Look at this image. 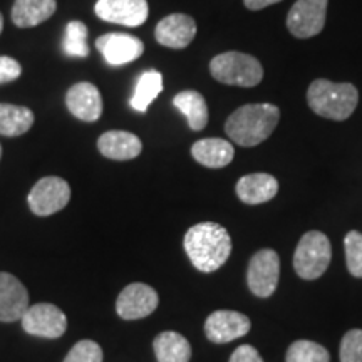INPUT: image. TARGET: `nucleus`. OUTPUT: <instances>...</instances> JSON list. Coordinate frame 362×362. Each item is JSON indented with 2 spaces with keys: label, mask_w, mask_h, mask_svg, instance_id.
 <instances>
[{
  "label": "nucleus",
  "mask_w": 362,
  "mask_h": 362,
  "mask_svg": "<svg viewBox=\"0 0 362 362\" xmlns=\"http://www.w3.org/2000/svg\"><path fill=\"white\" fill-rule=\"evenodd\" d=\"M183 245L194 269L205 274L218 270L232 253L230 233L214 221L193 225L185 235Z\"/></svg>",
  "instance_id": "obj_1"
},
{
  "label": "nucleus",
  "mask_w": 362,
  "mask_h": 362,
  "mask_svg": "<svg viewBox=\"0 0 362 362\" xmlns=\"http://www.w3.org/2000/svg\"><path fill=\"white\" fill-rule=\"evenodd\" d=\"M279 119L280 110L274 104H245L230 115L225 123V131L238 146L252 148L264 143L274 133Z\"/></svg>",
  "instance_id": "obj_2"
},
{
  "label": "nucleus",
  "mask_w": 362,
  "mask_h": 362,
  "mask_svg": "<svg viewBox=\"0 0 362 362\" xmlns=\"http://www.w3.org/2000/svg\"><path fill=\"white\" fill-rule=\"evenodd\" d=\"M307 103L315 115L332 121H344L356 111L359 90L349 83L315 79L307 90Z\"/></svg>",
  "instance_id": "obj_3"
},
{
  "label": "nucleus",
  "mask_w": 362,
  "mask_h": 362,
  "mask_svg": "<svg viewBox=\"0 0 362 362\" xmlns=\"http://www.w3.org/2000/svg\"><path fill=\"white\" fill-rule=\"evenodd\" d=\"M210 72L221 84L255 88L264 79V67L259 59L245 52L228 51L211 59Z\"/></svg>",
  "instance_id": "obj_4"
},
{
  "label": "nucleus",
  "mask_w": 362,
  "mask_h": 362,
  "mask_svg": "<svg viewBox=\"0 0 362 362\" xmlns=\"http://www.w3.org/2000/svg\"><path fill=\"white\" fill-rule=\"evenodd\" d=\"M332 259V248L329 238L322 232H307L300 238L293 253V269L304 280H315L322 277Z\"/></svg>",
  "instance_id": "obj_5"
},
{
  "label": "nucleus",
  "mask_w": 362,
  "mask_h": 362,
  "mask_svg": "<svg viewBox=\"0 0 362 362\" xmlns=\"http://www.w3.org/2000/svg\"><path fill=\"white\" fill-rule=\"evenodd\" d=\"M71 200V187L59 176H45L30 189L29 208L34 215L49 216L66 208Z\"/></svg>",
  "instance_id": "obj_6"
},
{
  "label": "nucleus",
  "mask_w": 362,
  "mask_h": 362,
  "mask_svg": "<svg viewBox=\"0 0 362 362\" xmlns=\"http://www.w3.org/2000/svg\"><path fill=\"white\" fill-rule=\"evenodd\" d=\"M327 0H297L287 16V29L297 39H309L322 33Z\"/></svg>",
  "instance_id": "obj_7"
},
{
  "label": "nucleus",
  "mask_w": 362,
  "mask_h": 362,
  "mask_svg": "<svg viewBox=\"0 0 362 362\" xmlns=\"http://www.w3.org/2000/svg\"><path fill=\"white\" fill-rule=\"evenodd\" d=\"M280 259L277 252L265 248L250 259L247 272V282L252 293L257 297H270L279 285Z\"/></svg>",
  "instance_id": "obj_8"
},
{
  "label": "nucleus",
  "mask_w": 362,
  "mask_h": 362,
  "mask_svg": "<svg viewBox=\"0 0 362 362\" xmlns=\"http://www.w3.org/2000/svg\"><path fill=\"white\" fill-rule=\"evenodd\" d=\"M21 320L22 329L35 337L57 339L67 329L66 314L52 304H35L29 307Z\"/></svg>",
  "instance_id": "obj_9"
},
{
  "label": "nucleus",
  "mask_w": 362,
  "mask_h": 362,
  "mask_svg": "<svg viewBox=\"0 0 362 362\" xmlns=\"http://www.w3.org/2000/svg\"><path fill=\"white\" fill-rule=\"evenodd\" d=\"M160 304L156 291L146 284H129L116 300V312L124 320H138L151 315Z\"/></svg>",
  "instance_id": "obj_10"
},
{
  "label": "nucleus",
  "mask_w": 362,
  "mask_h": 362,
  "mask_svg": "<svg viewBox=\"0 0 362 362\" xmlns=\"http://www.w3.org/2000/svg\"><path fill=\"white\" fill-rule=\"evenodd\" d=\"M94 12L99 19L111 24L139 27L148 21V0H98Z\"/></svg>",
  "instance_id": "obj_11"
},
{
  "label": "nucleus",
  "mask_w": 362,
  "mask_h": 362,
  "mask_svg": "<svg viewBox=\"0 0 362 362\" xmlns=\"http://www.w3.org/2000/svg\"><path fill=\"white\" fill-rule=\"evenodd\" d=\"M250 327V319L242 312L216 310L208 315L205 322V334L208 341L215 344H226L245 336Z\"/></svg>",
  "instance_id": "obj_12"
},
{
  "label": "nucleus",
  "mask_w": 362,
  "mask_h": 362,
  "mask_svg": "<svg viewBox=\"0 0 362 362\" xmlns=\"http://www.w3.org/2000/svg\"><path fill=\"white\" fill-rule=\"evenodd\" d=\"M96 47L110 66L129 64V62L141 57V54L144 52V44L141 39L121 33L101 35L96 40Z\"/></svg>",
  "instance_id": "obj_13"
},
{
  "label": "nucleus",
  "mask_w": 362,
  "mask_h": 362,
  "mask_svg": "<svg viewBox=\"0 0 362 362\" xmlns=\"http://www.w3.org/2000/svg\"><path fill=\"white\" fill-rule=\"evenodd\" d=\"M29 309V293L24 284L7 272H0V322L21 320Z\"/></svg>",
  "instance_id": "obj_14"
},
{
  "label": "nucleus",
  "mask_w": 362,
  "mask_h": 362,
  "mask_svg": "<svg viewBox=\"0 0 362 362\" xmlns=\"http://www.w3.org/2000/svg\"><path fill=\"white\" fill-rule=\"evenodd\" d=\"M197 35V22L187 13H171L158 22L155 37L158 44L170 49H185Z\"/></svg>",
  "instance_id": "obj_15"
},
{
  "label": "nucleus",
  "mask_w": 362,
  "mask_h": 362,
  "mask_svg": "<svg viewBox=\"0 0 362 362\" xmlns=\"http://www.w3.org/2000/svg\"><path fill=\"white\" fill-rule=\"evenodd\" d=\"M66 106L72 116L86 123H94L103 115V98L90 83H78L67 90Z\"/></svg>",
  "instance_id": "obj_16"
},
{
  "label": "nucleus",
  "mask_w": 362,
  "mask_h": 362,
  "mask_svg": "<svg viewBox=\"0 0 362 362\" xmlns=\"http://www.w3.org/2000/svg\"><path fill=\"white\" fill-rule=\"evenodd\" d=\"M98 149L110 160L128 161L141 155L143 143L138 136L128 131H107L98 139Z\"/></svg>",
  "instance_id": "obj_17"
},
{
  "label": "nucleus",
  "mask_w": 362,
  "mask_h": 362,
  "mask_svg": "<svg viewBox=\"0 0 362 362\" xmlns=\"http://www.w3.org/2000/svg\"><path fill=\"white\" fill-rule=\"evenodd\" d=\"M279 192V181L269 173H252L238 180L237 194L247 205L270 202Z\"/></svg>",
  "instance_id": "obj_18"
},
{
  "label": "nucleus",
  "mask_w": 362,
  "mask_h": 362,
  "mask_svg": "<svg viewBox=\"0 0 362 362\" xmlns=\"http://www.w3.org/2000/svg\"><path fill=\"white\" fill-rule=\"evenodd\" d=\"M192 156L194 161L206 168H223L230 165L235 156V149L232 143L220 138L200 139L192 146Z\"/></svg>",
  "instance_id": "obj_19"
},
{
  "label": "nucleus",
  "mask_w": 362,
  "mask_h": 362,
  "mask_svg": "<svg viewBox=\"0 0 362 362\" xmlns=\"http://www.w3.org/2000/svg\"><path fill=\"white\" fill-rule=\"evenodd\" d=\"M56 8V0H16L11 17L17 27L27 29V27H35L51 19Z\"/></svg>",
  "instance_id": "obj_20"
},
{
  "label": "nucleus",
  "mask_w": 362,
  "mask_h": 362,
  "mask_svg": "<svg viewBox=\"0 0 362 362\" xmlns=\"http://www.w3.org/2000/svg\"><path fill=\"white\" fill-rule=\"evenodd\" d=\"M153 349L158 362H189L192 346L187 337L178 332H161L153 341Z\"/></svg>",
  "instance_id": "obj_21"
},
{
  "label": "nucleus",
  "mask_w": 362,
  "mask_h": 362,
  "mask_svg": "<svg viewBox=\"0 0 362 362\" xmlns=\"http://www.w3.org/2000/svg\"><path fill=\"white\" fill-rule=\"evenodd\" d=\"M173 106L183 112L193 131L205 129L208 124V106L205 98L198 90H181L173 98Z\"/></svg>",
  "instance_id": "obj_22"
},
{
  "label": "nucleus",
  "mask_w": 362,
  "mask_h": 362,
  "mask_svg": "<svg viewBox=\"0 0 362 362\" xmlns=\"http://www.w3.org/2000/svg\"><path fill=\"white\" fill-rule=\"evenodd\" d=\"M34 112L29 107L0 103V134L16 138L33 128Z\"/></svg>",
  "instance_id": "obj_23"
},
{
  "label": "nucleus",
  "mask_w": 362,
  "mask_h": 362,
  "mask_svg": "<svg viewBox=\"0 0 362 362\" xmlns=\"http://www.w3.org/2000/svg\"><path fill=\"white\" fill-rule=\"evenodd\" d=\"M161 90H163L161 72H158L155 69L143 72V74L139 76L138 83H136L134 94L129 101L131 107L138 112H146L149 104L160 96Z\"/></svg>",
  "instance_id": "obj_24"
},
{
  "label": "nucleus",
  "mask_w": 362,
  "mask_h": 362,
  "mask_svg": "<svg viewBox=\"0 0 362 362\" xmlns=\"http://www.w3.org/2000/svg\"><path fill=\"white\" fill-rule=\"evenodd\" d=\"M62 51L69 57H88V27L84 22L71 21L66 25L64 42H62Z\"/></svg>",
  "instance_id": "obj_25"
},
{
  "label": "nucleus",
  "mask_w": 362,
  "mask_h": 362,
  "mask_svg": "<svg viewBox=\"0 0 362 362\" xmlns=\"http://www.w3.org/2000/svg\"><path fill=\"white\" fill-rule=\"evenodd\" d=\"M287 362H330L329 351L320 344L312 341H297L288 347Z\"/></svg>",
  "instance_id": "obj_26"
},
{
  "label": "nucleus",
  "mask_w": 362,
  "mask_h": 362,
  "mask_svg": "<svg viewBox=\"0 0 362 362\" xmlns=\"http://www.w3.org/2000/svg\"><path fill=\"white\" fill-rule=\"evenodd\" d=\"M344 245H346L347 269L354 277L362 279V233L352 230L346 235Z\"/></svg>",
  "instance_id": "obj_27"
},
{
  "label": "nucleus",
  "mask_w": 362,
  "mask_h": 362,
  "mask_svg": "<svg viewBox=\"0 0 362 362\" xmlns=\"http://www.w3.org/2000/svg\"><path fill=\"white\" fill-rule=\"evenodd\" d=\"M64 362H103V349L98 342L84 339L74 344Z\"/></svg>",
  "instance_id": "obj_28"
},
{
  "label": "nucleus",
  "mask_w": 362,
  "mask_h": 362,
  "mask_svg": "<svg viewBox=\"0 0 362 362\" xmlns=\"http://www.w3.org/2000/svg\"><path fill=\"white\" fill-rule=\"evenodd\" d=\"M341 362H362V330L346 332L341 342Z\"/></svg>",
  "instance_id": "obj_29"
},
{
  "label": "nucleus",
  "mask_w": 362,
  "mask_h": 362,
  "mask_svg": "<svg viewBox=\"0 0 362 362\" xmlns=\"http://www.w3.org/2000/svg\"><path fill=\"white\" fill-rule=\"evenodd\" d=\"M21 74L22 66L19 61L8 56H0V84L12 83V81L19 79Z\"/></svg>",
  "instance_id": "obj_30"
},
{
  "label": "nucleus",
  "mask_w": 362,
  "mask_h": 362,
  "mask_svg": "<svg viewBox=\"0 0 362 362\" xmlns=\"http://www.w3.org/2000/svg\"><path fill=\"white\" fill-rule=\"evenodd\" d=\"M228 362H264V359H262L255 347L245 344V346H240L233 351Z\"/></svg>",
  "instance_id": "obj_31"
},
{
  "label": "nucleus",
  "mask_w": 362,
  "mask_h": 362,
  "mask_svg": "<svg viewBox=\"0 0 362 362\" xmlns=\"http://www.w3.org/2000/svg\"><path fill=\"white\" fill-rule=\"evenodd\" d=\"M248 11H262V8L274 6V4L282 2V0H243Z\"/></svg>",
  "instance_id": "obj_32"
},
{
  "label": "nucleus",
  "mask_w": 362,
  "mask_h": 362,
  "mask_svg": "<svg viewBox=\"0 0 362 362\" xmlns=\"http://www.w3.org/2000/svg\"><path fill=\"white\" fill-rule=\"evenodd\" d=\"M2 29H4V17L2 13H0V34H2Z\"/></svg>",
  "instance_id": "obj_33"
},
{
  "label": "nucleus",
  "mask_w": 362,
  "mask_h": 362,
  "mask_svg": "<svg viewBox=\"0 0 362 362\" xmlns=\"http://www.w3.org/2000/svg\"><path fill=\"white\" fill-rule=\"evenodd\" d=\"M0 158H2V146H0Z\"/></svg>",
  "instance_id": "obj_34"
}]
</instances>
